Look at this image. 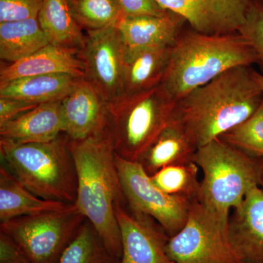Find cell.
<instances>
[{
    "mask_svg": "<svg viewBox=\"0 0 263 263\" xmlns=\"http://www.w3.org/2000/svg\"><path fill=\"white\" fill-rule=\"evenodd\" d=\"M61 101L40 104L0 126V139L18 144L46 143L62 134Z\"/></svg>",
    "mask_w": 263,
    "mask_h": 263,
    "instance_id": "obj_16",
    "label": "cell"
},
{
    "mask_svg": "<svg viewBox=\"0 0 263 263\" xmlns=\"http://www.w3.org/2000/svg\"><path fill=\"white\" fill-rule=\"evenodd\" d=\"M176 103L160 85L107 104L115 153L124 160L139 162L171 122Z\"/></svg>",
    "mask_w": 263,
    "mask_h": 263,
    "instance_id": "obj_6",
    "label": "cell"
},
{
    "mask_svg": "<svg viewBox=\"0 0 263 263\" xmlns=\"http://www.w3.org/2000/svg\"><path fill=\"white\" fill-rule=\"evenodd\" d=\"M199 169L194 162L174 164L163 167L150 178L164 193L194 201L197 200L200 191Z\"/></svg>",
    "mask_w": 263,
    "mask_h": 263,
    "instance_id": "obj_25",
    "label": "cell"
},
{
    "mask_svg": "<svg viewBox=\"0 0 263 263\" xmlns=\"http://www.w3.org/2000/svg\"><path fill=\"white\" fill-rule=\"evenodd\" d=\"M62 133L68 139L81 141L108 126L107 103L84 78H81L62 100Z\"/></svg>",
    "mask_w": 263,
    "mask_h": 263,
    "instance_id": "obj_13",
    "label": "cell"
},
{
    "mask_svg": "<svg viewBox=\"0 0 263 263\" xmlns=\"http://www.w3.org/2000/svg\"><path fill=\"white\" fill-rule=\"evenodd\" d=\"M219 139L249 155L263 158V103L252 117Z\"/></svg>",
    "mask_w": 263,
    "mask_h": 263,
    "instance_id": "obj_27",
    "label": "cell"
},
{
    "mask_svg": "<svg viewBox=\"0 0 263 263\" xmlns=\"http://www.w3.org/2000/svg\"><path fill=\"white\" fill-rule=\"evenodd\" d=\"M125 45L117 25L86 31L77 57L82 62L85 78L106 102L122 95Z\"/></svg>",
    "mask_w": 263,
    "mask_h": 263,
    "instance_id": "obj_10",
    "label": "cell"
},
{
    "mask_svg": "<svg viewBox=\"0 0 263 263\" xmlns=\"http://www.w3.org/2000/svg\"><path fill=\"white\" fill-rule=\"evenodd\" d=\"M67 139L77 173L74 205L94 227L109 252L120 261L122 235L115 205L123 204L126 199L116 165L109 127L81 141Z\"/></svg>",
    "mask_w": 263,
    "mask_h": 263,
    "instance_id": "obj_2",
    "label": "cell"
},
{
    "mask_svg": "<svg viewBox=\"0 0 263 263\" xmlns=\"http://www.w3.org/2000/svg\"><path fill=\"white\" fill-rule=\"evenodd\" d=\"M43 0H0V23L37 18Z\"/></svg>",
    "mask_w": 263,
    "mask_h": 263,
    "instance_id": "obj_29",
    "label": "cell"
},
{
    "mask_svg": "<svg viewBox=\"0 0 263 263\" xmlns=\"http://www.w3.org/2000/svg\"><path fill=\"white\" fill-rule=\"evenodd\" d=\"M74 204L41 198L31 193L5 166L0 167V221L39 213L67 210Z\"/></svg>",
    "mask_w": 263,
    "mask_h": 263,
    "instance_id": "obj_19",
    "label": "cell"
},
{
    "mask_svg": "<svg viewBox=\"0 0 263 263\" xmlns=\"http://www.w3.org/2000/svg\"><path fill=\"white\" fill-rule=\"evenodd\" d=\"M172 46L126 48L122 95L136 94L160 86L168 67Z\"/></svg>",
    "mask_w": 263,
    "mask_h": 263,
    "instance_id": "obj_18",
    "label": "cell"
},
{
    "mask_svg": "<svg viewBox=\"0 0 263 263\" xmlns=\"http://www.w3.org/2000/svg\"><path fill=\"white\" fill-rule=\"evenodd\" d=\"M122 235V254L119 263H174L166 252L170 237L155 219L115 205Z\"/></svg>",
    "mask_w": 263,
    "mask_h": 263,
    "instance_id": "obj_12",
    "label": "cell"
},
{
    "mask_svg": "<svg viewBox=\"0 0 263 263\" xmlns=\"http://www.w3.org/2000/svg\"><path fill=\"white\" fill-rule=\"evenodd\" d=\"M25 263H32L31 262H25Z\"/></svg>",
    "mask_w": 263,
    "mask_h": 263,
    "instance_id": "obj_35",
    "label": "cell"
},
{
    "mask_svg": "<svg viewBox=\"0 0 263 263\" xmlns=\"http://www.w3.org/2000/svg\"><path fill=\"white\" fill-rule=\"evenodd\" d=\"M81 78L53 73L22 78L0 86V97L40 104L61 101Z\"/></svg>",
    "mask_w": 263,
    "mask_h": 263,
    "instance_id": "obj_21",
    "label": "cell"
},
{
    "mask_svg": "<svg viewBox=\"0 0 263 263\" xmlns=\"http://www.w3.org/2000/svg\"><path fill=\"white\" fill-rule=\"evenodd\" d=\"M183 17L190 28L208 34L238 32L252 0H157Z\"/></svg>",
    "mask_w": 263,
    "mask_h": 263,
    "instance_id": "obj_11",
    "label": "cell"
},
{
    "mask_svg": "<svg viewBox=\"0 0 263 263\" xmlns=\"http://www.w3.org/2000/svg\"><path fill=\"white\" fill-rule=\"evenodd\" d=\"M197 150L181 126L171 119L138 162L151 176L167 166L193 162Z\"/></svg>",
    "mask_w": 263,
    "mask_h": 263,
    "instance_id": "obj_20",
    "label": "cell"
},
{
    "mask_svg": "<svg viewBox=\"0 0 263 263\" xmlns=\"http://www.w3.org/2000/svg\"><path fill=\"white\" fill-rule=\"evenodd\" d=\"M252 76H253V78L254 81H256L257 85L259 86L261 90L263 91V75L261 74L260 72H257V71L254 70V69H252Z\"/></svg>",
    "mask_w": 263,
    "mask_h": 263,
    "instance_id": "obj_33",
    "label": "cell"
},
{
    "mask_svg": "<svg viewBox=\"0 0 263 263\" xmlns=\"http://www.w3.org/2000/svg\"><path fill=\"white\" fill-rule=\"evenodd\" d=\"M186 24L169 12L162 16L122 17L117 24L127 49L174 46Z\"/></svg>",
    "mask_w": 263,
    "mask_h": 263,
    "instance_id": "obj_15",
    "label": "cell"
},
{
    "mask_svg": "<svg viewBox=\"0 0 263 263\" xmlns=\"http://www.w3.org/2000/svg\"><path fill=\"white\" fill-rule=\"evenodd\" d=\"M49 44L37 18L0 23V58L14 63Z\"/></svg>",
    "mask_w": 263,
    "mask_h": 263,
    "instance_id": "obj_23",
    "label": "cell"
},
{
    "mask_svg": "<svg viewBox=\"0 0 263 263\" xmlns=\"http://www.w3.org/2000/svg\"><path fill=\"white\" fill-rule=\"evenodd\" d=\"M166 252L174 263H242L230 243L228 224L197 200L182 229L170 237Z\"/></svg>",
    "mask_w": 263,
    "mask_h": 263,
    "instance_id": "obj_8",
    "label": "cell"
},
{
    "mask_svg": "<svg viewBox=\"0 0 263 263\" xmlns=\"http://www.w3.org/2000/svg\"><path fill=\"white\" fill-rule=\"evenodd\" d=\"M256 62L253 48L238 32L208 34L183 29L172 46L168 67L160 85L177 102L227 70L251 67Z\"/></svg>",
    "mask_w": 263,
    "mask_h": 263,
    "instance_id": "obj_3",
    "label": "cell"
},
{
    "mask_svg": "<svg viewBox=\"0 0 263 263\" xmlns=\"http://www.w3.org/2000/svg\"><path fill=\"white\" fill-rule=\"evenodd\" d=\"M53 73L85 78L84 65L75 52L49 43L23 60L2 67L0 86L22 78Z\"/></svg>",
    "mask_w": 263,
    "mask_h": 263,
    "instance_id": "obj_17",
    "label": "cell"
},
{
    "mask_svg": "<svg viewBox=\"0 0 263 263\" xmlns=\"http://www.w3.org/2000/svg\"><path fill=\"white\" fill-rule=\"evenodd\" d=\"M37 105L18 99L0 97V126Z\"/></svg>",
    "mask_w": 263,
    "mask_h": 263,
    "instance_id": "obj_31",
    "label": "cell"
},
{
    "mask_svg": "<svg viewBox=\"0 0 263 263\" xmlns=\"http://www.w3.org/2000/svg\"><path fill=\"white\" fill-rule=\"evenodd\" d=\"M259 186L263 190V158H260V181Z\"/></svg>",
    "mask_w": 263,
    "mask_h": 263,
    "instance_id": "obj_34",
    "label": "cell"
},
{
    "mask_svg": "<svg viewBox=\"0 0 263 263\" xmlns=\"http://www.w3.org/2000/svg\"><path fill=\"white\" fill-rule=\"evenodd\" d=\"M122 17L162 16L164 10L157 0H117Z\"/></svg>",
    "mask_w": 263,
    "mask_h": 263,
    "instance_id": "obj_30",
    "label": "cell"
},
{
    "mask_svg": "<svg viewBox=\"0 0 263 263\" xmlns=\"http://www.w3.org/2000/svg\"><path fill=\"white\" fill-rule=\"evenodd\" d=\"M238 33L253 48L263 75V0H252Z\"/></svg>",
    "mask_w": 263,
    "mask_h": 263,
    "instance_id": "obj_28",
    "label": "cell"
},
{
    "mask_svg": "<svg viewBox=\"0 0 263 263\" xmlns=\"http://www.w3.org/2000/svg\"><path fill=\"white\" fill-rule=\"evenodd\" d=\"M115 162L129 209L155 219L169 237L179 233L193 201L162 192L139 162L124 160L116 153Z\"/></svg>",
    "mask_w": 263,
    "mask_h": 263,
    "instance_id": "obj_9",
    "label": "cell"
},
{
    "mask_svg": "<svg viewBox=\"0 0 263 263\" xmlns=\"http://www.w3.org/2000/svg\"><path fill=\"white\" fill-rule=\"evenodd\" d=\"M193 162L201 169L197 200L224 224L249 190L259 186L260 158L214 140L198 148Z\"/></svg>",
    "mask_w": 263,
    "mask_h": 263,
    "instance_id": "obj_5",
    "label": "cell"
},
{
    "mask_svg": "<svg viewBox=\"0 0 263 263\" xmlns=\"http://www.w3.org/2000/svg\"><path fill=\"white\" fill-rule=\"evenodd\" d=\"M86 218L75 205L67 210L19 216L0 223L32 263H57Z\"/></svg>",
    "mask_w": 263,
    "mask_h": 263,
    "instance_id": "obj_7",
    "label": "cell"
},
{
    "mask_svg": "<svg viewBox=\"0 0 263 263\" xmlns=\"http://www.w3.org/2000/svg\"><path fill=\"white\" fill-rule=\"evenodd\" d=\"M74 18L86 31L117 25L122 13L117 0H68Z\"/></svg>",
    "mask_w": 263,
    "mask_h": 263,
    "instance_id": "obj_26",
    "label": "cell"
},
{
    "mask_svg": "<svg viewBox=\"0 0 263 263\" xmlns=\"http://www.w3.org/2000/svg\"><path fill=\"white\" fill-rule=\"evenodd\" d=\"M262 103L252 67L240 66L178 100L172 120L198 149L245 122Z\"/></svg>",
    "mask_w": 263,
    "mask_h": 263,
    "instance_id": "obj_1",
    "label": "cell"
},
{
    "mask_svg": "<svg viewBox=\"0 0 263 263\" xmlns=\"http://www.w3.org/2000/svg\"><path fill=\"white\" fill-rule=\"evenodd\" d=\"M57 263H119L86 219Z\"/></svg>",
    "mask_w": 263,
    "mask_h": 263,
    "instance_id": "obj_24",
    "label": "cell"
},
{
    "mask_svg": "<svg viewBox=\"0 0 263 263\" xmlns=\"http://www.w3.org/2000/svg\"><path fill=\"white\" fill-rule=\"evenodd\" d=\"M228 223L232 247L242 263H263V190H249Z\"/></svg>",
    "mask_w": 263,
    "mask_h": 263,
    "instance_id": "obj_14",
    "label": "cell"
},
{
    "mask_svg": "<svg viewBox=\"0 0 263 263\" xmlns=\"http://www.w3.org/2000/svg\"><path fill=\"white\" fill-rule=\"evenodd\" d=\"M0 155L8 168L41 198L75 204L76 164L65 134L46 143H13L0 139Z\"/></svg>",
    "mask_w": 263,
    "mask_h": 263,
    "instance_id": "obj_4",
    "label": "cell"
},
{
    "mask_svg": "<svg viewBox=\"0 0 263 263\" xmlns=\"http://www.w3.org/2000/svg\"><path fill=\"white\" fill-rule=\"evenodd\" d=\"M37 20L50 44L76 54L82 48L85 34L72 15L68 0H43Z\"/></svg>",
    "mask_w": 263,
    "mask_h": 263,
    "instance_id": "obj_22",
    "label": "cell"
},
{
    "mask_svg": "<svg viewBox=\"0 0 263 263\" xmlns=\"http://www.w3.org/2000/svg\"><path fill=\"white\" fill-rule=\"evenodd\" d=\"M30 262L18 245L9 236L0 231V263Z\"/></svg>",
    "mask_w": 263,
    "mask_h": 263,
    "instance_id": "obj_32",
    "label": "cell"
}]
</instances>
